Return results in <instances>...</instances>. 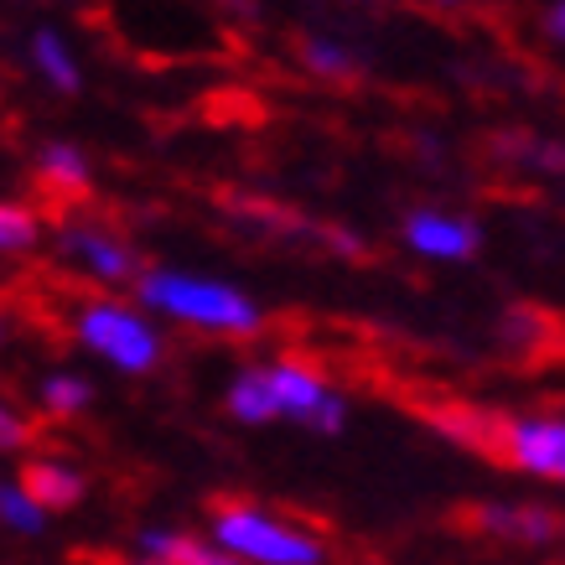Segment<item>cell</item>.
Returning <instances> with one entry per match:
<instances>
[{"instance_id":"ba28073f","label":"cell","mask_w":565,"mask_h":565,"mask_svg":"<svg viewBox=\"0 0 565 565\" xmlns=\"http://www.w3.org/2000/svg\"><path fill=\"white\" fill-rule=\"evenodd\" d=\"M405 244L430 259H472L482 249V228L467 218H451L441 207H415L405 218Z\"/></svg>"},{"instance_id":"ac0fdd59","label":"cell","mask_w":565,"mask_h":565,"mask_svg":"<svg viewBox=\"0 0 565 565\" xmlns=\"http://www.w3.org/2000/svg\"><path fill=\"white\" fill-rule=\"evenodd\" d=\"M0 519H6L11 530H21V534H42V524H47V519L36 514L17 488H6V493H0Z\"/></svg>"},{"instance_id":"52a82bcc","label":"cell","mask_w":565,"mask_h":565,"mask_svg":"<svg viewBox=\"0 0 565 565\" xmlns=\"http://www.w3.org/2000/svg\"><path fill=\"white\" fill-rule=\"evenodd\" d=\"M467 524L493 540H514V545H555L561 540V514L540 509V503H478L462 509Z\"/></svg>"},{"instance_id":"6da1fadb","label":"cell","mask_w":565,"mask_h":565,"mask_svg":"<svg viewBox=\"0 0 565 565\" xmlns=\"http://www.w3.org/2000/svg\"><path fill=\"white\" fill-rule=\"evenodd\" d=\"M136 291H140V307H156V311H167V317H177V322L218 332V338H255L259 327H265V311L249 296L223 286V280H203V275L140 270Z\"/></svg>"},{"instance_id":"9a60e30c","label":"cell","mask_w":565,"mask_h":565,"mask_svg":"<svg viewBox=\"0 0 565 565\" xmlns=\"http://www.w3.org/2000/svg\"><path fill=\"white\" fill-rule=\"evenodd\" d=\"M228 415L244 420V426H265L275 420V399H270V384H265V369H244L228 390Z\"/></svg>"},{"instance_id":"ffe728a7","label":"cell","mask_w":565,"mask_h":565,"mask_svg":"<svg viewBox=\"0 0 565 565\" xmlns=\"http://www.w3.org/2000/svg\"><path fill=\"white\" fill-rule=\"evenodd\" d=\"M545 36H550V42H561V36H565V6H550V11H545Z\"/></svg>"},{"instance_id":"7c38bea8","label":"cell","mask_w":565,"mask_h":565,"mask_svg":"<svg viewBox=\"0 0 565 565\" xmlns=\"http://www.w3.org/2000/svg\"><path fill=\"white\" fill-rule=\"evenodd\" d=\"M140 561H156V565H239L234 555L203 545L198 534H177V530H140Z\"/></svg>"},{"instance_id":"8fae6325","label":"cell","mask_w":565,"mask_h":565,"mask_svg":"<svg viewBox=\"0 0 565 565\" xmlns=\"http://www.w3.org/2000/svg\"><path fill=\"white\" fill-rule=\"evenodd\" d=\"M36 188L47 192V198H57V203H68V198H88V182H94V172H88V156L78 151V146H68V140H47L42 151H36Z\"/></svg>"},{"instance_id":"7a4b0ae2","label":"cell","mask_w":565,"mask_h":565,"mask_svg":"<svg viewBox=\"0 0 565 565\" xmlns=\"http://www.w3.org/2000/svg\"><path fill=\"white\" fill-rule=\"evenodd\" d=\"M213 540L239 565H327L322 540H311L307 530L286 524L259 503H239V498L213 503Z\"/></svg>"},{"instance_id":"5bb4252c","label":"cell","mask_w":565,"mask_h":565,"mask_svg":"<svg viewBox=\"0 0 565 565\" xmlns=\"http://www.w3.org/2000/svg\"><path fill=\"white\" fill-rule=\"evenodd\" d=\"M301 63H307V73L332 78V84H348V78L363 73L359 52L343 47V42H332V36H307V42H301Z\"/></svg>"},{"instance_id":"d6986e66","label":"cell","mask_w":565,"mask_h":565,"mask_svg":"<svg viewBox=\"0 0 565 565\" xmlns=\"http://www.w3.org/2000/svg\"><path fill=\"white\" fill-rule=\"evenodd\" d=\"M26 441H32V420H26L17 405L0 399V451H21Z\"/></svg>"},{"instance_id":"30bf717a","label":"cell","mask_w":565,"mask_h":565,"mask_svg":"<svg viewBox=\"0 0 565 565\" xmlns=\"http://www.w3.org/2000/svg\"><path fill=\"white\" fill-rule=\"evenodd\" d=\"M426 415H430V426L441 430V436H451L457 446L478 451L488 462H503V420H509V415L478 411V405H436V411H426Z\"/></svg>"},{"instance_id":"2e32d148","label":"cell","mask_w":565,"mask_h":565,"mask_svg":"<svg viewBox=\"0 0 565 565\" xmlns=\"http://www.w3.org/2000/svg\"><path fill=\"white\" fill-rule=\"evenodd\" d=\"M42 405H47L57 420H68V415H84L94 405V390H88V379L78 374H52L42 384Z\"/></svg>"},{"instance_id":"3957f363","label":"cell","mask_w":565,"mask_h":565,"mask_svg":"<svg viewBox=\"0 0 565 565\" xmlns=\"http://www.w3.org/2000/svg\"><path fill=\"white\" fill-rule=\"evenodd\" d=\"M73 332H78V343L94 348L99 359H109L125 374H151L161 363V348H167L161 332L146 317L125 311L120 301H84L73 317Z\"/></svg>"},{"instance_id":"44dd1931","label":"cell","mask_w":565,"mask_h":565,"mask_svg":"<svg viewBox=\"0 0 565 565\" xmlns=\"http://www.w3.org/2000/svg\"><path fill=\"white\" fill-rule=\"evenodd\" d=\"M0 348H6V317H0Z\"/></svg>"},{"instance_id":"8992f818","label":"cell","mask_w":565,"mask_h":565,"mask_svg":"<svg viewBox=\"0 0 565 565\" xmlns=\"http://www.w3.org/2000/svg\"><path fill=\"white\" fill-rule=\"evenodd\" d=\"M57 255L68 259V265H78L84 275H94V280H104V286L136 280V255H130L115 234H104V228L68 223V228L57 234Z\"/></svg>"},{"instance_id":"9c48e42d","label":"cell","mask_w":565,"mask_h":565,"mask_svg":"<svg viewBox=\"0 0 565 565\" xmlns=\"http://www.w3.org/2000/svg\"><path fill=\"white\" fill-rule=\"evenodd\" d=\"M26 503H32L36 514H68V509H78L88 493V482L78 467L68 462H42V457H32V462L21 467V488H17Z\"/></svg>"},{"instance_id":"277c9868","label":"cell","mask_w":565,"mask_h":565,"mask_svg":"<svg viewBox=\"0 0 565 565\" xmlns=\"http://www.w3.org/2000/svg\"><path fill=\"white\" fill-rule=\"evenodd\" d=\"M265 384H270L275 415H291L301 426L322 430V436H338L348 426V405L343 394L327 390V379L317 369H307L301 359H280L265 369Z\"/></svg>"},{"instance_id":"5b68a950","label":"cell","mask_w":565,"mask_h":565,"mask_svg":"<svg viewBox=\"0 0 565 565\" xmlns=\"http://www.w3.org/2000/svg\"><path fill=\"white\" fill-rule=\"evenodd\" d=\"M503 462L530 478H565V420L561 415H514L503 420Z\"/></svg>"},{"instance_id":"4fadbf2b","label":"cell","mask_w":565,"mask_h":565,"mask_svg":"<svg viewBox=\"0 0 565 565\" xmlns=\"http://www.w3.org/2000/svg\"><path fill=\"white\" fill-rule=\"evenodd\" d=\"M32 57H36V68H42V78H47L57 94H78V88H84L68 42L52 32V26H36V32H32Z\"/></svg>"},{"instance_id":"e0dca14e","label":"cell","mask_w":565,"mask_h":565,"mask_svg":"<svg viewBox=\"0 0 565 565\" xmlns=\"http://www.w3.org/2000/svg\"><path fill=\"white\" fill-rule=\"evenodd\" d=\"M42 223H36L32 207H17V203H0V249H32Z\"/></svg>"}]
</instances>
